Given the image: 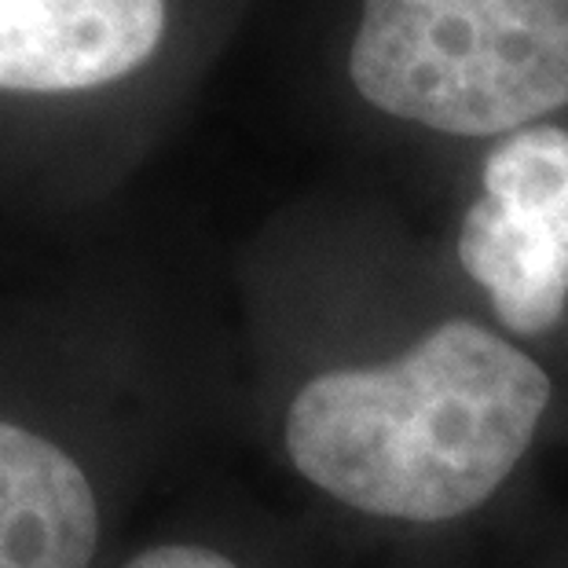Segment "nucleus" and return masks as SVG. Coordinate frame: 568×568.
I'll list each match as a JSON object with an SVG mask.
<instances>
[{
  "label": "nucleus",
  "mask_w": 568,
  "mask_h": 568,
  "mask_svg": "<svg viewBox=\"0 0 568 568\" xmlns=\"http://www.w3.org/2000/svg\"><path fill=\"white\" fill-rule=\"evenodd\" d=\"M536 359L447 320L382 367L323 371L294 393L283 444L312 488L367 517L440 525L480 510L550 407Z\"/></svg>",
  "instance_id": "1"
},
{
  "label": "nucleus",
  "mask_w": 568,
  "mask_h": 568,
  "mask_svg": "<svg viewBox=\"0 0 568 568\" xmlns=\"http://www.w3.org/2000/svg\"><path fill=\"white\" fill-rule=\"evenodd\" d=\"M348 78L433 132L528 129L568 106V0H364Z\"/></svg>",
  "instance_id": "2"
},
{
  "label": "nucleus",
  "mask_w": 568,
  "mask_h": 568,
  "mask_svg": "<svg viewBox=\"0 0 568 568\" xmlns=\"http://www.w3.org/2000/svg\"><path fill=\"white\" fill-rule=\"evenodd\" d=\"M165 0H0V92H81L159 52Z\"/></svg>",
  "instance_id": "3"
},
{
  "label": "nucleus",
  "mask_w": 568,
  "mask_h": 568,
  "mask_svg": "<svg viewBox=\"0 0 568 568\" xmlns=\"http://www.w3.org/2000/svg\"><path fill=\"white\" fill-rule=\"evenodd\" d=\"M100 503L78 458L0 418V568H89Z\"/></svg>",
  "instance_id": "4"
},
{
  "label": "nucleus",
  "mask_w": 568,
  "mask_h": 568,
  "mask_svg": "<svg viewBox=\"0 0 568 568\" xmlns=\"http://www.w3.org/2000/svg\"><path fill=\"white\" fill-rule=\"evenodd\" d=\"M458 261L506 331L539 337L558 326L568 305V246L550 227L480 195L458 227Z\"/></svg>",
  "instance_id": "5"
},
{
  "label": "nucleus",
  "mask_w": 568,
  "mask_h": 568,
  "mask_svg": "<svg viewBox=\"0 0 568 568\" xmlns=\"http://www.w3.org/2000/svg\"><path fill=\"white\" fill-rule=\"evenodd\" d=\"M125 568H239L227 554L199 542H162V547L140 550Z\"/></svg>",
  "instance_id": "6"
},
{
  "label": "nucleus",
  "mask_w": 568,
  "mask_h": 568,
  "mask_svg": "<svg viewBox=\"0 0 568 568\" xmlns=\"http://www.w3.org/2000/svg\"><path fill=\"white\" fill-rule=\"evenodd\" d=\"M547 227H550V232L558 235L561 243L568 246V199H565V202L558 205V213L550 216V221H547Z\"/></svg>",
  "instance_id": "7"
}]
</instances>
